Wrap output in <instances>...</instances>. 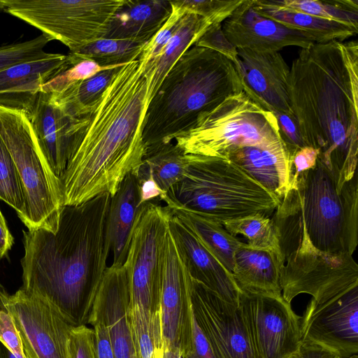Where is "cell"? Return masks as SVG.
<instances>
[{"label": "cell", "instance_id": "cb8c5ba5", "mask_svg": "<svg viewBox=\"0 0 358 358\" xmlns=\"http://www.w3.org/2000/svg\"><path fill=\"white\" fill-rule=\"evenodd\" d=\"M139 206V180L136 174L130 173L111 196L109 205L106 241L112 255L111 266H121L126 261Z\"/></svg>", "mask_w": 358, "mask_h": 358}, {"label": "cell", "instance_id": "c3c4849f", "mask_svg": "<svg viewBox=\"0 0 358 358\" xmlns=\"http://www.w3.org/2000/svg\"><path fill=\"white\" fill-rule=\"evenodd\" d=\"M13 243V237L7 227L6 220L0 210V259L7 254Z\"/></svg>", "mask_w": 358, "mask_h": 358}, {"label": "cell", "instance_id": "6da1fadb", "mask_svg": "<svg viewBox=\"0 0 358 358\" xmlns=\"http://www.w3.org/2000/svg\"><path fill=\"white\" fill-rule=\"evenodd\" d=\"M111 196L103 193L61 208L55 232L23 231L22 288L49 303L71 325H86L107 268L106 220Z\"/></svg>", "mask_w": 358, "mask_h": 358}, {"label": "cell", "instance_id": "9c48e42d", "mask_svg": "<svg viewBox=\"0 0 358 358\" xmlns=\"http://www.w3.org/2000/svg\"><path fill=\"white\" fill-rule=\"evenodd\" d=\"M0 136L19 173L25 196L23 223L28 229L55 232L62 206L60 186L36 149L27 115L0 107Z\"/></svg>", "mask_w": 358, "mask_h": 358}, {"label": "cell", "instance_id": "f35d334b", "mask_svg": "<svg viewBox=\"0 0 358 358\" xmlns=\"http://www.w3.org/2000/svg\"><path fill=\"white\" fill-rule=\"evenodd\" d=\"M122 65V64H120ZM118 65L101 66L91 60H83L69 66L63 72L55 76L41 87V92L51 93L59 90L66 85L91 78L100 71Z\"/></svg>", "mask_w": 358, "mask_h": 358}, {"label": "cell", "instance_id": "8992f818", "mask_svg": "<svg viewBox=\"0 0 358 358\" xmlns=\"http://www.w3.org/2000/svg\"><path fill=\"white\" fill-rule=\"evenodd\" d=\"M184 177L161 199L223 224L261 213L270 217L280 200L227 159L187 154Z\"/></svg>", "mask_w": 358, "mask_h": 358}, {"label": "cell", "instance_id": "f907efd6", "mask_svg": "<svg viewBox=\"0 0 358 358\" xmlns=\"http://www.w3.org/2000/svg\"><path fill=\"white\" fill-rule=\"evenodd\" d=\"M0 358H25L13 354L6 345L0 341Z\"/></svg>", "mask_w": 358, "mask_h": 358}, {"label": "cell", "instance_id": "f1b7e54d", "mask_svg": "<svg viewBox=\"0 0 358 358\" xmlns=\"http://www.w3.org/2000/svg\"><path fill=\"white\" fill-rule=\"evenodd\" d=\"M169 208L194 233L208 251L232 274L235 252L243 242L230 234L217 222L183 209Z\"/></svg>", "mask_w": 358, "mask_h": 358}, {"label": "cell", "instance_id": "d4e9b609", "mask_svg": "<svg viewBox=\"0 0 358 358\" xmlns=\"http://www.w3.org/2000/svg\"><path fill=\"white\" fill-rule=\"evenodd\" d=\"M171 10V1L125 0L103 38L146 43L164 25Z\"/></svg>", "mask_w": 358, "mask_h": 358}, {"label": "cell", "instance_id": "52a82bcc", "mask_svg": "<svg viewBox=\"0 0 358 358\" xmlns=\"http://www.w3.org/2000/svg\"><path fill=\"white\" fill-rule=\"evenodd\" d=\"M175 139L185 154L221 158L238 147L285 145L273 113L244 91L201 114L189 129Z\"/></svg>", "mask_w": 358, "mask_h": 358}, {"label": "cell", "instance_id": "3957f363", "mask_svg": "<svg viewBox=\"0 0 358 358\" xmlns=\"http://www.w3.org/2000/svg\"><path fill=\"white\" fill-rule=\"evenodd\" d=\"M145 62L122 65L76 131L62 176V206L96 196H113L125 176L143 163V124L148 106Z\"/></svg>", "mask_w": 358, "mask_h": 358}, {"label": "cell", "instance_id": "74e56055", "mask_svg": "<svg viewBox=\"0 0 358 358\" xmlns=\"http://www.w3.org/2000/svg\"><path fill=\"white\" fill-rule=\"evenodd\" d=\"M171 13L157 31V33L145 44L139 59L145 64L155 59L169 43L177 29L180 19L186 12L175 1H171Z\"/></svg>", "mask_w": 358, "mask_h": 358}, {"label": "cell", "instance_id": "f5cc1de1", "mask_svg": "<svg viewBox=\"0 0 358 358\" xmlns=\"http://www.w3.org/2000/svg\"><path fill=\"white\" fill-rule=\"evenodd\" d=\"M355 358H358V356H357Z\"/></svg>", "mask_w": 358, "mask_h": 358}, {"label": "cell", "instance_id": "ee69618b", "mask_svg": "<svg viewBox=\"0 0 358 358\" xmlns=\"http://www.w3.org/2000/svg\"><path fill=\"white\" fill-rule=\"evenodd\" d=\"M185 358H215L210 344L199 327L193 312L191 321L190 349Z\"/></svg>", "mask_w": 358, "mask_h": 358}, {"label": "cell", "instance_id": "5b68a950", "mask_svg": "<svg viewBox=\"0 0 358 358\" xmlns=\"http://www.w3.org/2000/svg\"><path fill=\"white\" fill-rule=\"evenodd\" d=\"M242 91L230 59L213 50L192 45L171 67L148 104L143 124L145 151L171 143L201 114Z\"/></svg>", "mask_w": 358, "mask_h": 358}, {"label": "cell", "instance_id": "681fc988", "mask_svg": "<svg viewBox=\"0 0 358 358\" xmlns=\"http://www.w3.org/2000/svg\"><path fill=\"white\" fill-rule=\"evenodd\" d=\"M357 355H355L348 358H355ZM289 358H336L331 355L323 353L320 351L309 350L301 346L300 350L290 357Z\"/></svg>", "mask_w": 358, "mask_h": 358}, {"label": "cell", "instance_id": "bcb514c9", "mask_svg": "<svg viewBox=\"0 0 358 358\" xmlns=\"http://www.w3.org/2000/svg\"><path fill=\"white\" fill-rule=\"evenodd\" d=\"M90 324L93 327L96 357L115 358L106 327L99 322H92Z\"/></svg>", "mask_w": 358, "mask_h": 358}, {"label": "cell", "instance_id": "f546056e", "mask_svg": "<svg viewBox=\"0 0 358 358\" xmlns=\"http://www.w3.org/2000/svg\"><path fill=\"white\" fill-rule=\"evenodd\" d=\"M122 65L100 71L91 78L71 83L58 91L48 94L66 114L74 118H83L92 111Z\"/></svg>", "mask_w": 358, "mask_h": 358}, {"label": "cell", "instance_id": "ac0fdd59", "mask_svg": "<svg viewBox=\"0 0 358 358\" xmlns=\"http://www.w3.org/2000/svg\"><path fill=\"white\" fill-rule=\"evenodd\" d=\"M130 294L126 269L108 266L87 324L99 322L109 334L115 358H138L129 316Z\"/></svg>", "mask_w": 358, "mask_h": 358}, {"label": "cell", "instance_id": "7a4b0ae2", "mask_svg": "<svg viewBox=\"0 0 358 358\" xmlns=\"http://www.w3.org/2000/svg\"><path fill=\"white\" fill-rule=\"evenodd\" d=\"M288 92L305 145L319 150L318 160L341 190L357 173V41L302 48L289 71Z\"/></svg>", "mask_w": 358, "mask_h": 358}, {"label": "cell", "instance_id": "d590c367", "mask_svg": "<svg viewBox=\"0 0 358 358\" xmlns=\"http://www.w3.org/2000/svg\"><path fill=\"white\" fill-rule=\"evenodd\" d=\"M50 41L42 34L33 39L0 46V71L20 63L50 57L44 48Z\"/></svg>", "mask_w": 358, "mask_h": 358}, {"label": "cell", "instance_id": "5bb4252c", "mask_svg": "<svg viewBox=\"0 0 358 358\" xmlns=\"http://www.w3.org/2000/svg\"><path fill=\"white\" fill-rule=\"evenodd\" d=\"M190 300L194 318L215 358H259L238 306L191 277Z\"/></svg>", "mask_w": 358, "mask_h": 358}, {"label": "cell", "instance_id": "9a60e30c", "mask_svg": "<svg viewBox=\"0 0 358 358\" xmlns=\"http://www.w3.org/2000/svg\"><path fill=\"white\" fill-rule=\"evenodd\" d=\"M8 306L25 358H68L71 325L53 306L22 287Z\"/></svg>", "mask_w": 358, "mask_h": 358}, {"label": "cell", "instance_id": "7c38bea8", "mask_svg": "<svg viewBox=\"0 0 358 358\" xmlns=\"http://www.w3.org/2000/svg\"><path fill=\"white\" fill-rule=\"evenodd\" d=\"M302 347L348 358L358 352V286L323 303L310 300L301 317Z\"/></svg>", "mask_w": 358, "mask_h": 358}, {"label": "cell", "instance_id": "e575fe53", "mask_svg": "<svg viewBox=\"0 0 358 358\" xmlns=\"http://www.w3.org/2000/svg\"><path fill=\"white\" fill-rule=\"evenodd\" d=\"M0 199L15 210L23 222L26 215L25 196L14 161L0 136Z\"/></svg>", "mask_w": 358, "mask_h": 358}, {"label": "cell", "instance_id": "603a6c76", "mask_svg": "<svg viewBox=\"0 0 358 358\" xmlns=\"http://www.w3.org/2000/svg\"><path fill=\"white\" fill-rule=\"evenodd\" d=\"M222 158L231 161L280 201L290 188L292 156L284 145L238 147L226 151Z\"/></svg>", "mask_w": 358, "mask_h": 358}, {"label": "cell", "instance_id": "1f68e13d", "mask_svg": "<svg viewBox=\"0 0 358 358\" xmlns=\"http://www.w3.org/2000/svg\"><path fill=\"white\" fill-rule=\"evenodd\" d=\"M146 43L103 38L70 52L67 60L69 66L83 60L93 61L101 66L124 64L138 59Z\"/></svg>", "mask_w": 358, "mask_h": 358}, {"label": "cell", "instance_id": "e0dca14e", "mask_svg": "<svg viewBox=\"0 0 358 358\" xmlns=\"http://www.w3.org/2000/svg\"><path fill=\"white\" fill-rule=\"evenodd\" d=\"M243 91L264 109L292 115L288 92L290 68L280 52L237 49L233 62Z\"/></svg>", "mask_w": 358, "mask_h": 358}, {"label": "cell", "instance_id": "2e32d148", "mask_svg": "<svg viewBox=\"0 0 358 358\" xmlns=\"http://www.w3.org/2000/svg\"><path fill=\"white\" fill-rule=\"evenodd\" d=\"M190 276L169 229L159 306L164 352L179 350L182 357L191 345Z\"/></svg>", "mask_w": 358, "mask_h": 358}, {"label": "cell", "instance_id": "7402d4cb", "mask_svg": "<svg viewBox=\"0 0 358 358\" xmlns=\"http://www.w3.org/2000/svg\"><path fill=\"white\" fill-rule=\"evenodd\" d=\"M69 66L67 55L52 53L1 71L0 107L23 112L29 118L42 86Z\"/></svg>", "mask_w": 358, "mask_h": 358}, {"label": "cell", "instance_id": "8d00e7d4", "mask_svg": "<svg viewBox=\"0 0 358 358\" xmlns=\"http://www.w3.org/2000/svg\"><path fill=\"white\" fill-rule=\"evenodd\" d=\"M186 13L196 14L209 27L222 24L243 3V0H180L175 1Z\"/></svg>", "mask_w": 358, "mask_h": 358}, {"label": "cell", "instance_id": "7bdbcfd3", "mask_svg": "<svg viewBox=\"0 0 358 358\" xmlns=\"http://www.w3.org/2000/svg\"><path fill=\"white\" fill-rule=\"evenodd\" d=\"M279 127L280 134L292 157L300 148L306 146L294 115L272 111Z\"/></svg>", "mask_w": 358, "mask_h": 358}, {"label": "cell", "instance_id": "7dc6e473", "mask_svg": "<svg viewBox=\"0 0 358 358\" xmlns=\"http://www.w3.org/2000/svg\"><path fill=\"white\" fill-rule=\"evenodd\" d=\"M165 192L160 189L151 175L139 181L140 206L147 201L157 199L160 200L165 196Z\"/></svg>", "mask_w": 358, "mask_h": 358}, {"label": "cell", "instance_id": "d6986e66", "mask_svg": "<svg viewBox=\"0 0 358 358\" xmlns=\"http://www.w3.org/2000/svg\"><path fill=\"white\" fill-rule=\"evenodd\" d=\"M84 117L68 115L52 100L50 94L43 92H40L29 117L36 149L59 186L75 134Z\"/></svg>", "mask_w": 358, "mask_h": 358}, {"label": "cell", "instance_id": "4fadbf2b", "mask_svg": "<svg viewBox=\"0 0 358 358\" xmlns=\"http://www.w3.org/2000/svg\"><path fill=\"white\" fill-rule=\"evenodd\" d=\"M238 307L259 358H289L300 350L301 317L282 296L241 292Z\"/></svg>", "mask_w": 358, "mask_h": 358}, {"label": "cell", "instance_id": "4dcf8cb0", "mask_svg": "<svg viewBox=\"0 0 358 358\" xmlns=\"http://www.w3.org/2000/svg\"><path fill=\"white\" fill-rule=\"evenodd\" d=\"M187 165V155L171 142L146 150L142 164L134 173L139 181L151 175L166 193L184 177Z\"/></svg>", "mask_w": 358, "mask_h": 358}, {"label": "cell", "instance_id": "b9f144b4", "mask_svg": "<svg viewBox=\"0 0 358 358\" xmlns=\"http://www.w3.org/2000/svg\"><path fill=\"white\" fill-rule=\"evenodd\" d=\"M194 45L213 50L225 56L232 62L237 57V49L225 36L222 24H215L209 27Z\"/></svg>", "mask_w": 358, "mask_h": 358}, {"label": "cell", "instance_id": "f6af8a7d", "mask_svg": "<svg viewBox=\"0 0 358 358\" xmlns=\"http://www.w3.org/2000/svg\"><path fill=\"white\" fill-rule=\"evenodd\" d=\"M319 153V150L315 148L304 146L294 154L292 157L293 173L291 185L296 181L301 173L315 166Z\"/></svg>", "mask_w": 358, "mask_h": 358}, {"label": "cell", "instance_id": "484cf974", "mask_svg": "<svg viewBox=\"0 0 358 358\" xmlns=\"http://www.w3.org/2000/svg\"><path fill=\"white\" fill-rule=\"evenodd\" d=\"M232 275L243 292L281 297L283 262L273 252L243 243L236 250Z\"/></svg>", "mask_w": 358, "mask_h": 358}, {"label": "cell", "instance_id": "ba28073f", "mask_svg": "<svg viewBox=\"0 0 358 358\" xmlns=\"http://www.w3.org/2000/svg\"><path fill=\"white\" fill-rule=\"evenodd\" d=\"M160 201L157 199L139 206L124 266L129 306L143 310L161 333L159 306L171 213Z\"/></svg>", "mask_w": 358, "mask_h": 358}, {"label": "cell", "instance_id": "ffe728a7", "mask_svg": "<svg viewBox=\"0 0 358 358\" xmlns=\"http://www.w3.org/2000/svg\"><path fill=\"white\" fill-rule=\"evenodd\" d=\"M222 23L225 36L236 49L279 52L288 46L302 49L314 43L307 34L258 14L253 8V0H243Z\"/></svg>", "mask_w": 358, "mask_h": 358}, {"label": "cell", "instance_id": "60d3db41", "mask_svg": "<svg viewBox=\"0 0 358 358\" xmlns=\"http://www.w3.org/2000/svg\"><path fill=\"white\" fill-rule=\"evenodd\" d=\"M68 358H96L93 329L86 325L73 326L70 331Z\"/></svg>", "mask_w": 358, "mask_h": 358}, {"label": "cell", "instance_id": "816d5d0a", "mask_svg": "<svg viewBox=\"0 0 358 358\" xmlns=\"http://www.w3.org/2000/svg\"><path fill=\"white\" fill-rule=\"evenodd\" d=\"M6 6L4 3L3 0H0V11L3 10L5 11Z\"/></svg>", "mask_w": 358, "mask_h": 358}, {"label": "cell", "instance_id": "44dd1931", "mask_svg": "<svg viewBox=\"0 0 358 358\" xmlns=\"http://www.w3.org/2000/svg\"><path fill=\"white\" fill-rule=\"evenodd\" d=\"M171 213L169 231L189 276L225 301L238 306L241 291L233 275L208 251L194 233L171 211Z\"/></svg>", "mask_w": 358, "mask_h": 358}, {"label": "cell", "instance_id": "4316f807", "mask_svg": "<svg viewBox=\"0 0 358 358\" xmlns=\"http://www.w3.org/2000/svg\"><path fill=\"white\" fill-rule=\"evenodd\" d=\"M208 28L202 17L186 13L161 53L144 65L148 104L173 64L186 50L194 45Z\"/></svg>", "mask_w": 358, "mask_h": 358}, {"label": "cell", "instance_id": "836d02e7", "mask_svg": "<svg viewBox=\"0 0 358 358\" xmlns=\"http://www.w3.org/2000/svg\"><path fill=\"white\" fill-rule=\"evenodd\" d=\"M232 235H242L253 248L271 251L282 262L278 234L271 217L261 213L227 221L222 224Z\"/></svg>", "mask_w": 358, "mask_h": 358}, {"label": "cell", "instance_id": "ab89813d", "mask_svg": "<svg viewBox=\"0 0 358 358\" xmlns=\"http://www.w3.org/2000/svg\"><path fill=\"white\" fill-rule=\"evenodd\" d=\"M9 297L10 294L0 282V341L15 355L25 357L9 308Z\"/></svg>", "mask_w": 358, "mask_h": 358}, {"label": "cell", "instance_id": "8fae6325", "mask_svg": "<svg viewBox=\"0 0 358 358\" xmlns=\"http://www.w3.org/2000/svg\"><path fill=\"white\" fill-rule=\"evenodd\" d=\"M280 280L287 302L308 294L320 303L358 286V265L352 255L324 253L302 238L284 254Z\"/></svg>", "mask_w": 358, "mask_h": 358}, {"label": "cell", "instance_id": "30bf717a", "mask_svg": "<svg viewBox=\"0 0 358 358\" xmlns=\"http://www.w3.org/2000/svg\"><path fill=\"white\" fill-rule=\"evenodd\" d=\"M5 12L76 51L103 38L125 0H3Z\"/></svg>", "mask_w": 358, "mask_h": 358}, {"label": "cell", "instance_id": "d6a6232c", "mask_svg": "<svg viewBox=\"0 0 358 358\" xmlns=\"http://www.w3.org/2000/svg\"><path fill=\"white\" fill-rule=\"evenodd\" d=\"M280 9L334 20L358 29V0H268Z\"/></svg>", "mask_w": 358, "mask_h": 358}, {"label": "cell", "instance_id": "83f0119b", "mask_svg": "<svg viewBox=\"0 0 358 358\" xmlns=\"http://www.w3.org/2000/svg\"><path fill=\"white\" fill-rule=\"evenodd\" d=\"M253 8L262 16L307 34L315 43L332 41L343 42L358 32V29L343 22L280 9L268 0H253Z\"/></svg>", "mask_w": 358, "mask_h": 358}, {"label": "cell", "instance_id": "277c9868", "mask_svg": "<svg viewBox=\"0 0 358 358\" xmlns=\"http://www.w3.org/2000/svg\"><path fill=\"white\" fill-rule=\"evenodd\" d=\"M273 215L281 255L306 238L320 252L352 255L358 243L357 173L340 190L317 159L291 185Z\"/></svg>", "mask_w": 358, "mask_h": 358}]
</instances>
